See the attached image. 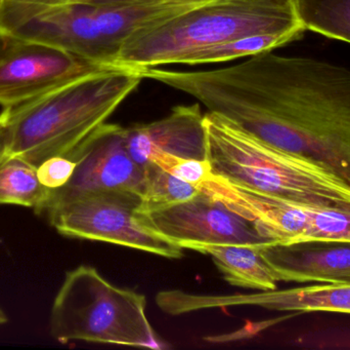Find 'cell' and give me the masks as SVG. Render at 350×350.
<instances>
[{"label":"cell","mask_w":350,"mask_h":350,"mask_svg":"<svg viewBox=\"0 0 350 350\" xmlns=\"http://www.w3.org/2000/svg\"><path fill=\"white\" fill-rule=\"evenodd\" d=\"M139 73L262 141L321 162L350 184L349 68L271 51L218 69Z\"/></svg>","instance_id":"cell-1"},{"label":"cell","mask_w":350,"mask_h":350,"mask_svg":"<svg viewBox=\"0 0 350 350\" xmlns=\"http://www.w3.org/2000/svg\"><path fill=\"white\" fill-rule=\"evenodd\" d=\"M144 78L104 68L0 113V164L21 158L38 166L71 158L133 94Z\"/></svg>","instance_id":"cell-2"},{"label":"cell","mask_w":350,"mask_h":350,"mask_svg":"<svg viewBox=\"0 0 350 350\" xmlns=\"http://www.w3.org/2000/svg\"><path fill=\"white\" fill-rule=\"evenodd\" d=\"M306 31L293 2L208 0L133 33L123 45L114 68L139 72L183 65L191 53L240 37L283 35L295 41Z\"/></svg>","instance_id":"cell-3"},{"label":"cell","mask_w":350,"mask_h":350,"mask_svg":"<svg viewBox=\"0 0 350 350\" xmlns=\"http://www.w3.org/2000/svg\"><path fill=\"white\" fill-rule=\"evenodd\" d=\"M208 0H168L137 5L90 2L35 5L5 0L0 37L38 41L69 51L100 68H114L125 41L139 29Z\"/></svg>","instance_id":"cell-4"},{"label":"cell","mask_w":350,"mask_h":350,"mask_svg":"<svg viewBox=\"0 0 350 350\" xmlns=\"http://www.w3.org/2000/svg\"><path fill=\"white\" fill-rule=\"evenodd\" d=\"M214 176L312 205L350 207V184L312 158L275 147L215 113L204 114Z\"/></svg>","instance_id":"cell-5"},{"label":"cell","mask_w":350,"mask_h":350,"mask_svg":"<svg viewBox=\"0 0 350 350\" xmlns=\"http://www.w3.org/2000/svg\"><path fill=\"white\" fill-rule=\"evenodd\" d=\"M143 294L107 281L98 269L80 265L68 271L51 314V334L71 341L163 349L148 318Z\"/></svg>","instance_id":"cell-6"},{"label":"cell","mask_w":350,"mask_h":350,"mask_svg":"<svg viewBox=\"0 0 350 350\" xmlns=\"http://www.w3.org/2000/svg\"><path fill=\"white\" fill-rule=\"evenodd\" d=\"M143 197L133 191H100L77 197L46 217L67 238L107 242L163 258H183V248L139 221Z\"/></svg>","instance_id":"cell-7"},{"label":"cell","mask_w":350,"mask_h":350,"mask_svg":"<svg viewBox=\"0 0 350 350\" xmlns=\"http://www.w3.org/2000/svg\"><path fill=\"white\" fill-rule=\"evenodd\" d=\"M137 217L180 248L199 253L209 246L259 247L273 242L259 232L254 222L202 190L183 203L152 211L139 210Z\"/></svg>","instance_id":"cell-8"},{"label":"cell","mask_w":350,"mask_h":350,"mask_svg":"<svg viewBox=\"0 0 350 350\" xmlns=\"http://www.w3.org/2000/svg\"><path fill=\"white\" fill-rule=\"evenodd\" d=\"M100 69L53 45L0 37V106L22 104Z\"/></svg>","instance_id":"cell-9"},{"label":"cell","mask_w":350,"mask_h":350,"mask_svg":"<svg viewBox=\"0 0 350 350\" xmlns=\"http://www.w3.org/2000/svg\"><path fill=\"white\" fill-rule=\"evenodd\" d=\"M77 162L75 172L65 186L49 191L38 215L70 203L77 197L106 190L145 193V170L127 149L125 127L105 123L71 156Z\"/></svg>","instance_id":"cell-10"},{"label":"cell","mask_w":350,"mask_h":350,"mask_svg":"<svg viewBox=\"0 0 350 350\" xmlns=\"http://www.w3.org/2000/svg\"><path fill=\"white\" fill-rule=\"evenodd\" d=\"M199 189L254 222L265 238L278 242H287L299 236L317 207L251 190L212 173Z\"/></svg>","instance_id":"cell-11"},{"label":"cell","mask_w":350,"mask_h":350,"mask_svg":"<svg viewBox=\"0 0 350 350\" xmlns=\"http://www.w3.org/2000/svg\"><path fill=\"white\" fill-rule=\"evenodd\" d=\"M127 149L145 166L157 154L207 160V136L199 103L179 105L163 118L125 127Z\"/></svg>","instance_id":"cell-12"},{"label":"cell","mask_w":350,"mask_h":350,"mask_svg":"<svg viewBox=\"0 0 350 350\" xmlns=\"http://www.w3.org/2000/svg\"><path fill=\"white\" fill-rule=\"evenodd\" d=\"M277 282L333 284L350 282V244L273 242L258 247Z\"/></svg>","instance_id":"cell-13"},{"label":"cell","mask_w":350,"mask_h":350,"mask_svg":"<svg viewBox=\"0 0 350 350\" xmlns=\"http://www.w3.org/2000/svg\"><path fill=\"white\" fill-rule=\"evenodd\" d=\"M191 305L196 312L230 306H257L275 312L350 314V282L314 284L291 289L260 291V293L248 295L193 293Z\"/></svg>","instance_id":"cell-14"},{"label":"cell","mask_w":350,"mask_h":350,"mask_svg":"<svg viewBox=\"0 0 350 350\" xmlns=\"http://www.w3.org/2000/svg\"><path fill=\"white\" fill-rule=\"evenodd\" d=\"M201 254L211 257L218 271L230 285L257 291L278 289V282L258 247L222 245L205 247Z\"/></svg>","instance_id":"cell-15"},{"label":"cell","mask_w":350,"mask_h":350,"mask_svg":"<svg viewBox=\"0 0 350 350\" xmlns=\"http://www.w3.org/2000/svg\"><path fill=\"white\" fill-rule=\"evenodd\" d=\"M51 189L41 184L37 166L21 158L0 164V205L33 208L39 214Z\"/></svg>","instance_id":"cell-16"},{"label":"cell","mask_w":350,"mask_h":350,"mask_svg":"<svg viewBox=\"0 0 350 350\" xmlns=\"http://www.w3.org/2000/svg\"><path fill=\"white\" fill-rule=\"evenodd\" d=\"M306 30L350 43V0H293Z\"/></svg>","instance_id":"cell-17"},{"label":"cell","mask_w":350,"mask_h":350,"mask_svg":"<svg viewBox=\"0 0 350 350\" xmlns=\"http://www.w3.org/2000/svg\"><path fill=\"white\" fill-rule=\"evenodd\" d=\"M289 42H292V39L283 35L259 34L240 37L191 53L183 60V65L197 66L245 59L273 51Z\"/></svg>","instance_id":"cell-18"},{"label":"cell","mask_w":350,"mask_h":350,"mask_svg":"<svg viewBox=\"0 0 350 350\" xmlns=\"http://www.w3.org/2000/svg\"><path fill=\"white\" fill-rule=\"evenodd\" d=\"M145 170V193L139 211H152L183 203L200 192L198 187L166 172L155 162H150Z\"/></svg>","instance_id":"cell-19"},{"label":"cell","mask_w":350,"mask_h":350,"mask_svg":"<svg viewBox=\"0 0 350 350\" xmlns=\"http://www.w3.org/2000/svg\"><path fill=\"white\" fill-rule=\"evenodd\" d=\"M349 229L350 207L317 205L304 232L293 240L281 244L341 242Z\"/></svg>","instance_id":"cell-20"},{"label":"cell","mask_w":350,"mask_h":350,"mask_svg":"<svg viewBox=\"0 0 350 350\" xmlns=\"http://www.w3.org/2000/svg\"><path fill=\"white\" fill-rule=\"evenodd\" d=\"M150 162H155L166 172L185 182L191 183L198 188L211 174L208 160L177 158L170 154L161 153L153 156Z\"/></svg>","instance_id":"cell-21"},{"label":"cell","mask_w":350,"mask_h":350,"mask_svg":"<svg viewBox=\"0 0 350 350\" xmlns=\"http://www.w3.org/2000/svg\"><path fill=\"white\" fill-rule=\"evenodd\" d=\"M77 162L66 156H53L37 166V175L43 186L51 190L65 186L75 172Z\"/></svg>","instance_id":"cell-22"},{"label":"cell","mask_w":350,"mask_h":350,"mask_svg":"<svg viewBox=\"0 0 350 350\" xmlns=\"http://www.w3.org/2000/svg\"><path fill=\"white\" fill-rule=\"evenodd\" d=\"M168 1V0H85L94 4H105V5H137V4L158 3V2ZM204 1V0H201Z\"/></svg>","instance_id":"cell-23"},{"label":"cell","mask_w":350,"mask_h":350,"mask_svg":"<svg viewBox=\"0 0 350 350\" xmlns=\"http://www.w3.org/2000/svg\"><path fill=\"white\" fill-rule=\"evenodd\" d=\"M18 3L35 4V5H65V4L78 3L85 0H8Z\"/></svg>","instance_id":"cell-24"},{"label":"cell","mask_w":350,"mask_h":350,"mask_svg":"<svg viewBox=\"0 0 350 350\" xmlns=\"http://www.w3.org/2000/svg\"><path fill=\"white\" fill-rule=\"evenodd\" d=\"M8 322V318H6L5 314L0 310V325L5 324Z\"/></svg>","instance_id":"cell-25"},{"label":"cell","mask_w":350,"mask_h":350,"mask_svg":"<svg viewBox=\"0 0 350 350\" xmlns=\"http://www.w3.org/2000/svg\"><path fill=\"white\" fill-rule=\"evenodd\" d=\"M347 242V244H350V229L349 232H347V236H345V238H343L342 242Z\"/></svg>","instance_id":"cell-26"},{"label":"cell","mask_w":350,"mask_h":350,"mask_svg":"<svg viewBox=\"0 0 350 350\" xmlns=\"http://www.w3.org/2000/svg\"><path fill=\"white\" fill-rule=\"evenodd\" d=\"M273 1L284 2V3H288V2H293V0H273Z\"/></svg>","instance_id":"cell-27"},{"label":"cell","mask_w":350,"mask_h":350,"mask_svg":"<svg viewBox=\"0 0 350 350\" xmlns=\"http://www.w3.org/2000/svg\"><path fill=\"white\" fill-rule=\"evenodd\" d=\"M4 2H5V0H0V12H1L2 8H3Z\"/></svg>","instance_id":"cell-28"}]
</instances>
